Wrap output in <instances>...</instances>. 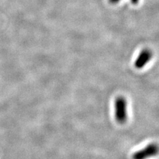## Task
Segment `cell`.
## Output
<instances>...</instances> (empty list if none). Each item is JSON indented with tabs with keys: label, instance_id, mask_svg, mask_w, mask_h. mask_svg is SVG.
Here are the masks:
<instances>
[{
	"label": "cell",
	"instance_id": "1",
	"mask_svg": "<svg viewBox=\"0 0 159 159\" xmlns=\"http://www.w3.org/2000/svg\"><path fill=\"white\" fill-rule=\"evenodd\" d=\"M115 117L120 124L125 123L127 119V101L123 96H119L115 101Z\"/></svg>",
	"mask_w": 159,
	"mask_h": 159
},
{
	"label": "cell",
	"instance_id": "3",
	"mask_svg": "<svg viewBox=\"0 0 159 159\" xmlns=\"http://www.w3.org/2000/svg\"><path fill=\"white\" fill-rule=\"evenodd\" d=\"M152 53L149 50H143L136 60V61L135 62V67L138 69H141L143 68L146 65L147 63L150 61Z\"/></svg>",
	"mask_w": 159,
	"mask_h": 159
},
{
	"label": "cell",
	"instance_id": "2",
	"mask_svg": "<svg viewBox=\"0 0 159 159\" xmlns=\"http://www.w3.org/2000/svg\"><path fill=\"white\" fill-rule=\"evenodd\" d=\"M158 148L156 143H151L141 150L133 154V159H147L156 156L158 154Z\"/></svg>",
	"mask_w": 159,
	"mask_h": 159
},
{
	"label": "cell",
	"instance_id": "5",
	"mask_svg": "<svg viewBox=\"0 0 159 159\" xmlns=\"http://www.w3.org/2000/svg\"><path fill=\"white\" fill-rule=\"evenodd\" d=\"M131 3L133 4H135V5L137 4L138 2H139V0H131Z\"/></svg>",
	"mask_w": 159,
	"mask_h": 159
},
{
	"label": "cell",
	"instance_id": "4",
	"mask_svg": "<svg viewBox=\"0 0 159 159\" xmlns=\"http://www.w3.org/2000/svg\"><path fill=\"white\" fill-rule=\"evenodd\" d=\"M109 1L111 3H116L119 2V0H109Z\"/></svg>",
	"mask_w": 159,
	"mask_h": 159
}]
</instances>
